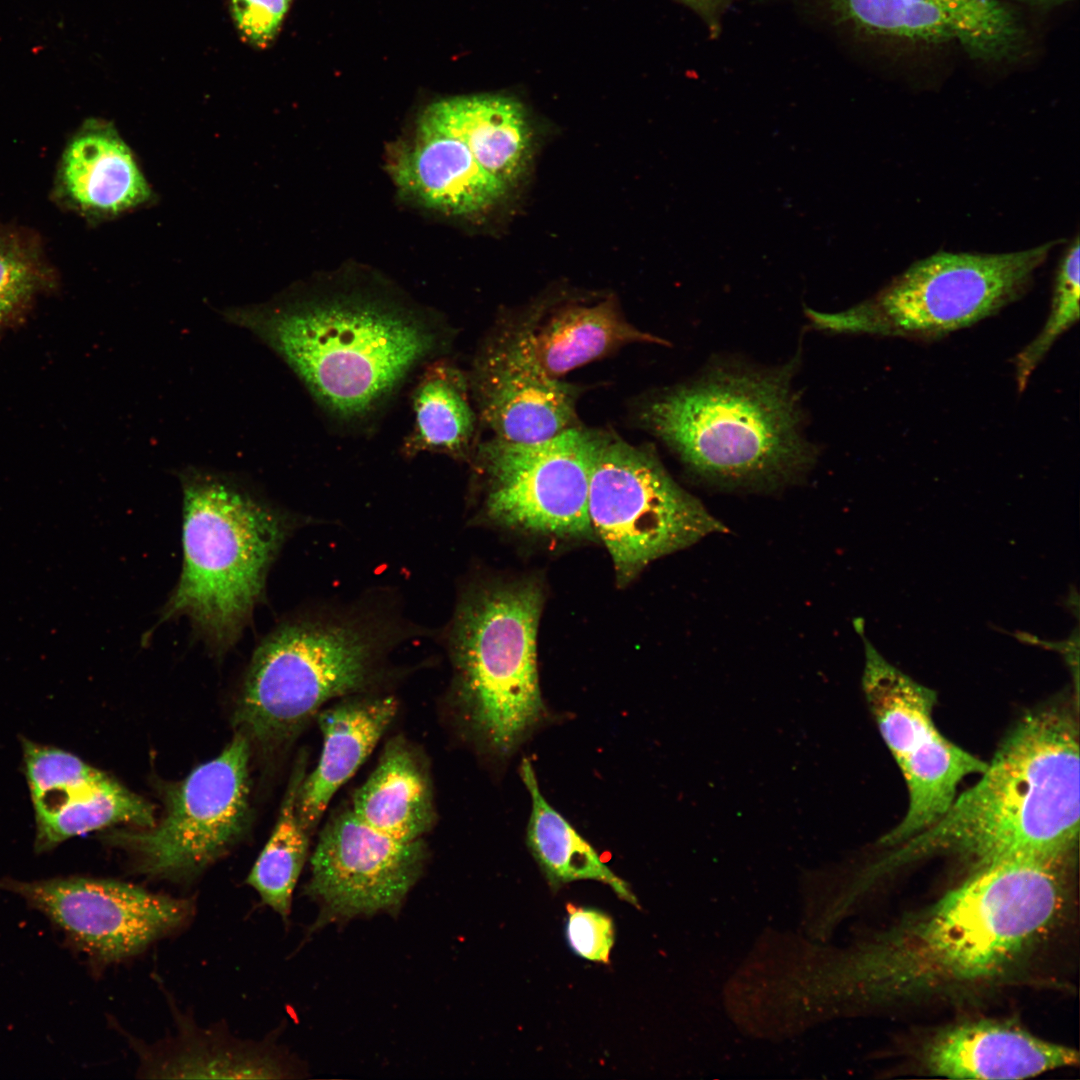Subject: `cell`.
<instances>
[{
    "mask_svg": "<svg viewBox=\"0 0 1080 1080\" xmlns=\"http://www.w3.org/2000/svg\"><path fill=\"white\" fill-rule=\"evenodd\" d=\"M1071 863L1019 859L972 870L862 955L856 976L865 992L879 1002H911L1007 976L1061 920Z\"/></svg>",
    "mask_w": 1080,
    "mask_h": 1080,
    "instance_id": "1",
    "label": "cell"
},
{
    "mask_svg": "<svg viewBox=\"0 0 1080 1080\" xmlns=\"http://www.w3.org/2000/svg\"><path fill=\"white\" fill-rule=\"evenodd\" d=\"M1079 729L1064 705L1023 716L981 778L931 826L896 846L882 867L937 853L972 870L1019 859H1072L1080 817Z\"/></svg>",
    "mask_w": 1080,
    "mask_h": 1080,
    "instance_id": "2",
    "label": "cell"
},
{
    "mask_svg": "<svg viewBox=\"0 0 1080 1080\" xmlns=\"http://www.w3.org/2000/svg\"><path fill=\"white\" fill-rule=\"evenodd\" d=\"M221 314L269 347L344 421L374 413L448 336L422 311L359 291L293 293Z\"/></svg>",
    "mask_w": 1080,
    "mask_h": 1080,
    "instance_id": "3",
    "label": "cell"
},
{
    "mask_svg": "<svg viewBox=\"0 0 1080 1080\" xmlns=\"http://www.w3.org/2000/svg\"><path fill=\"white\" fill-rule=\"evenodd\" d=\"M776 369L717 366L647 406L648 426L699 476L718 484L773 486L814 460L802 436L791 379Z\"/></svg>",
    "mask_w": 1080,
    "mask_h": 1080,
    "instance_id": "4",
    "label": "cell"
},
{
    "mask_svg": "<svg viewBox=\"0 0 1080 1080\" xmlns=\"http://www.w3.org/2000/svg\"><path fill=\"white\" fill-rule=\"evenodd\" d=\"M178 477L183 565L161 616H187L211 648L225 651L262 597L291 520L232 474L188 466Z\"/></svg>",
    "mask_w": 1080,
    "mask_h": 1080,
    "instance_id": "5",
    "label": "cell"
},
{
    "mask_svg": "<svg viewBox=\"0 0 1080 1080\" xmlns=\"http://www.w3.org/2000/svg\"><path fill=\"white\" fill-rule=\"evenodd\" d=\"M544 603L535 578L469 589L449 633L454 694L464 726L486 754L511 757L544 723L537 634Z\"/></svg>",
    "mask_w": 1080,
    "mask_h": 1080,
    "instance_id": "6",
    "label": "cell"
},
{
    "mask_svg": "<svg viewBox=\"0 0 1080 1080\" xmlns=\"http://www.w3.org/2000/svg\"><path fill=\"white\" fill-rule=\"evenodd\" d=\"M393 629L360 614L301 616L280 624L250 660L234 723L263 744L294 735L330 701L374 677Z\"/></svg>",
    "mask_w": 1080,
    "mask_h": 1080,
    "instance_id": "7",
    "label": "cell"
},
{
    "mask_svg": "<svg viewBox=\"0 0 1080 1080\" xmlns=\"http://www.w3.org/2000/svg\"><path fill=\"white\" fill-rule=\"evenodd\" d=\"M1056 242L1009 253L940 252L896 276L875 297L823 313L825 332L932 340L970 327L1017 300Z\"/></svg>",
    "mask_w": 1080,
    "mask_h": 1080,
    "instance_id": "8",
    "label": "cell"
},
{
    "mask_svg": "<svg viewBox=\"0 0 1080 1080\" xmlns=\"http://www.w3.org/2000/svg\"><path fill=\"white\" fill-rule=\"evenodd\" d=\"M588 514L620 586L629 584L652 561L727 531L653 454L609 437L599 439Z\"/></svg>",
    "mask_w": 1080,
    "mask_h": 1080,
    "instance_id": "9",
    "label": "cell"
},
{
    "mask_svg": "<svg viewBox=\"0 0 1080 1080\" xmlns=\"http://www.w3.org/2000/svg\"><path fill=\"white\" fill-rule=\"evenodd\" d=\"M600 437L568 428L538 442L492 439L480 449L483 515L494 526L557 540L594 536L588 493Z\"/></svg>",
    "mask_w": 1080,
    "mask_h": 1080,
    "instance_id": "10",
    "label": "cell"
},
{
    "mask_svg": "<svg viewBox=\"0 0 1080 1080\" xmlns=\"http://www.w3.org/2000/svg\"><path fill=\"white\" fill-rule=\"evenodd\" d=\"M863 639L865 698L909 792L905 816L880 840L893 847L935 823L956 797L959 782L981 774L987 763L939 732L932 718L935 691L887 662Z\"/></svg>",
    "mask_w": 1080,
    "mask_h": 1080,
    "instance_id": "11",
    "label": "cell"
},
{
    "mask_svg": "<svg viewBox=\"0 0 1080 1080\" xmlns=\"http://www.w3.org/2000/svg\"><path fill=\"white\" fill-rule=\"evenodd\" d=\"M249 738L237 733L214 759L168 793L159 824L117 832L142 874L182 881L197 875L241 835L249 814Z\"/></svg>",
    "mask_w": 1080,
    "mask_h": 1080,
    "instance_id": "12",
    "label": "cell"
},
{
    "mask_svg": "<svg viewBox=\"0 0 1080 1080\" xmlns=\"http://www.w3.org/2000/svg\"><path fill=\"white\" fill-rule=\"evenodd\" d=\"M0 889L45 914L96 968L119 963L186 926L192 898H176L111 879L0 880Z\"/></svg>",
    "mask_w": 1080,
    "mask_h": 1080,
    "instance_id": "13",
    "label": "cell"
},
{
    "mask_svg": "<svg viewBox=\"0 0 1080 1080\" xmlns=\"http://www.w3.org/2000/svg\"><path fill=\"white\" fill-rule=\"evenodd\" d=\"M427 859L424 839L403 842L345 809L320 832L305 894L320 914L313 929L332 921L397 912L421 877Z\"/></svg>",
    "mask_w": 1080,
    "mask_h": 1080,
    "instance_id": "14",
    "label": "cell"
},
{
    "mask_svg": "<svg viewBox=\"0 0 1080 1080\" xmlns=\"http://www.w3.org/2000/svg\"><path fill=\"white\" fill-rule=\"evenodd\" d=\"M859 37L913 45H954L985 63L1017 60L1027 32L1000 0H809Z\"/></svg>",
    "mask_w": 1080,
    "mask_h": 1080,
    "instance_id": "15",
    "label": "cell"
},
{
    "mask_svg": "<svg viewBox=\"0 0 1080 1080\" xmlns=\"http://www.w3.org/2000/svg\"><path fill=\"white\" fill-rule=\"evenodd\" d=\"M24 759L38 851L113 824H155L148 802L66 751L25 742Z\"/></svg>",
    "mask_w": 1080,
    "mask_h": 1080,
    "instance_id": "16",
    "label": "cell"
},
{
    "mask_svg": "<svg viewBox=\"0 0 1080 1080\" xmlns=\"http://www.w3.org/2000/svg\"><path fill=\"white\" fill-rule=\"evenodd\" d=\"M472 383L481 416L498 439L532 443L570 428L575 400L571 387L543 374L512 332L487 345Z\"/></svg>",
    "mask_w": 1080,
    "mask_h": 1080,
    "instance_id": "17",
    "label": "cell"
},
{
    "mask_svg": "<svg viewBox=\"0 0 1080 1080\" xmlns=\"http://www.w3.org/2000/svg\"><path fill=\"white\" fill-rule=\"evenodd\" d=\"M926 1070L952 1079H1024L1079 1063L1077 1050L1006 1022L979 1020L935 1035L922 1056Z\"/></svg>",
    "mask_w": 1080,
    "mask_h": 1080,
    "instance_id": "18",
    "label": "cell"
},
{
    "mask_svg": "<svg viewBox=\"0 0 1080 1080\" xmlns=\"http://www.w3.org/2000/svg\"><path fill=\"white\" fill-rule=\"evenodd\" d=\"M60 200L92 219H109L151 201L153 192L116 128L86 120L66 145L56 177Z\"/></svg>",
    "mask_w": 1080,
    "mask_h": 1080,
    "instance_id": "19",
    "label": "cell"
},
{
    "mask_svg": "<svg viewBox=\"0 0 1080 1080\" xmlns=\"http://www.w3.org/2000/svg\"><path fill=\"white\" fill-rule=\"evenodd\" d=\"M391 175L407 198L452 216L486 210L508 189L482 168L460 140L418 131L414 140L396 151Z\"/></svg>",
    "mask_w": 1080,
    "mask_h": 1080,
    "instance_id": "20",
    "label": "cell"
},
{
    "mask_svg": "<svg viewBox=\"0 0 1080 1080\" xmlns=\"http://www.w3.org/2000/svg\"><path fill=\"white\" fill-rule=\"evenodd\" d=\"M418 132L463 142L476 161L507 188L525 173L532 152L526 112L516 99L495 94L444 98L425 108Z\"/></svg>",
    "mask_w": 1080,
    "mask_h": 1080,
    "instance_id": "21",
    "label": "cell"
},
{
    "mask_svg": "<svg viewBox=\"0 0 1080 1080\" xmlns=\"http://www.w3.org/2000/svg\"><path fill=\"white\" fill-rule=\"evenodd\" d=\"M397 711L398 702L393 696H377L344 700L317 713L322 751L297 796V813L309 833L335 793L370 756Z\"/></svg>",
    "mask_w": 1080,
    "mask_h": 1080,
    "instance_id": "22",
    "label": "cell"
},
{
    "mask_svg": "<svg viewBox=\"0 0 1080 1080\" xmlns=\"http://www.w3.org/2000/svg\"><path fill=\"white\" fill-rule=\"evenodd\" d=\"M512 334L532 363L552 379L625 344L658 342L624 320L610 299L565 307Z\"/></svg>",
    "mask_w": 1080,
    "mask_h": 1080,
    "instance_id": "23",
    "label": "cell"
},
{
    "mask_svg": "<svg viewBox=\"0 0 1080 1080\" xmlns=\"http://www.w3.org/2000/svg\"><path fill=\"white\" fill-rule=\"evenodd\" d=\"M352 812L370 827L403 842L423 839L435 821L431 780L404 740L387 743L367 780L355 791Z\"/></svg>",
    "mask_w": 1080,
    "mask_h": 1080,
    "instance_id": "24",
    "label": "cell"
},
{
    "mask_svg": "<svg viewBox=\"0 0 1080 1080\" xmlns=\"http://www.w3.org/2000/svg\"><path fill=\"white\" fill-rule=\"evenodd\" d=\"M520 776L531 799L527 847L549 886L555 890L573 881L594 880L610 886L619 898L639 908L628 884L543 796L528 758L522 759Z\"/></svg>",
    "mask_w": 1080,
    "mask_h": 1080,
    "instance_id": "25",
    "label": "cell"
},
{
    "mask_svg": "<svg viewBox=\"0 0 1080 1080\" xmlns=\"http://www.w3.org/2000/svg\"><path fill=\"white\" fill-rule=\"evenodd\" d=\"M153 1049L136 1046L141 1071L154 1078H285L289 1071L271 1049L186 1028Z\"/></svg>",
    "mask_w": 1080,
    "mask_h": 1080,
    "instance_id": "26",
    "label": "cell"
},
{
    "mask_svg": "<svg viewBox=\"0 0 1080 1080\" xmlns=\"http://www.w3.org/2000/svg\"><path fill=\"white\" fill-rule=\"evenodd\" d=\"M467 392L465 376L448 362L433 363L425 370L412 396L415 422L405 443L408 454L466 453L475 426Z\"/></svg>",
    "mask_w": 1080,
    "mask_h": 1080,
    "instance_id": "27",
    "label": "cell"
},
{
    "mask_svg": "<svg viewBox=\"0 0 1080 1080\" xmlns=\"http://www.w3.org/2000/svg\"><path fill=\"white\" fill-rule=\"evenodd\" d=\"M305 761L296 767L283 799L274 830L254 863L246 882L261 902L287 922L292 895L309 850L310 833L297 813V796L305 777Z\"/></svg>",
    "mask_w": 1080,
    "mask_h": 1080,
    "instance_id": "28",
    "label": "cell"
},
{
    "mask_svg": "<svg viewBox=\"0 0 1080 1080\" xmlns=\"http://www.w3.org/2000/svg\"><path fill=\"white\" fill-rule=\"evenodd\" d=\"M52 280L35 243L0 227V336L26 318Z\"/></svg>",
    "mask_w": 1080,
    "mask_h": 1080,
    "instance_id": "29",
    "label": "cell"
},
{
    "mask_svg": "<svg viewBox=\"0 0 1080 1080\" xmlns=\"http://www.w3.org/2000/svg\"><path fill=\"white\" fill-rule=\"evenodd\" d=\"M1079 238L1067 248L1055 278L1050 313L1040 333L1016 356L1018 391L1025 390L1030 377L1058 338L1079 320Z\"/></svg>",
    "mask_w": 1080,
    "mask_h": 1080,
    "instance_id": "30",
    "label": "cell"
},
{
    "mask_svg": "<svg viewBox=\"0 0 1080 1080\" xmlns=\"http://www.w3.org/2000/svg\"><path fill=\"white\" fill-rule=\"evenodd\" d=\"M566 909V937L573 952L588 961L609 963L615 940L611 917L602 911L572 904H567Z\"/></svg>",
    "mask_w": 1080,
    "mask_h": 1080,
    "instance_id": "31",
    "label": "cell"
},
{
    "mask_svg": "<svg viewBox=\"0 0 1080 1080\" xmlns=\"http://www.w3.org/2000/svg\"><path fill=\"white\" fill-rule=\"evenodd\" d=\"M234 21L241 34L256 46H265L277 33L291 0H231Z\"/></svg>",
    "mask_w": 1080,
    "mask_h": 1080,
    "instance_id": "32",
    "label": "cell"
},
{
    "mask_svg": "<svg viewBox=\"0 0 1080 1080\" xmlns=\"http://www.w3.org/2000/svg\"><path fill=\"white\" fill-rule=\"evenodd\" d=\"M692 9L705 23L711 37L716 38L721 31V19L727 9L736 0H677Z\"/></svg>",
    "mask_w": 1080,
    "mask_h": 1080,
    "instance_id": "33",
    "label": "cell"
},
{
    "mask_svg": "<svg viewBox=\"0 0 1080 1080\" xmlns=\"http://www.w3.org/2000/svg\"><path fill=\"white\" fill-rule=\"evenodd\" d=\"M1013 1L1025 3V4H1028V5H1032V6H1038V7H1053V6L1061 5V4H1063V3L1067 2V1H1070V0H1013Z\"/></svg>",
    "mask_w": 1080,
    "mask_h": 1080,
    "instance_id": "34",
    "label": "cell"
}]
</instances>
